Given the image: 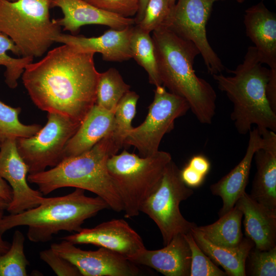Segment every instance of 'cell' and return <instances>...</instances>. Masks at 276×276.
I'll return each mask as SVG.
<instances>
[{
    "label": "cell",
    "mask_w": 276,
    "mask_h": 276,
    "mask_svg": "<svg viewBox=\"0 0 276 276\" xmlns=\"http://www.w3.org/2000/svg\"><path fill=\"white\" fill-rule=\"evenodd\" d=\"M95 53L63 44L40 60L26 65L23 84L40 110L80 123L96 104L99 73Z\"/></svg>",
    "instance_id": "cell-1"
},
{
    "label": "cell",
    "mask_w": 276,
    "mask_h": 276,
    "mask_svg": "<svg viewBox=\"0 0 276 276\" xmlns=\"http://www.w3.org/2000/svg\"><path fill=\"white\" fill-rule=\"evenodd\" d=\"M152 32L162 85L184 98L200 123L211 124L216 113L217 95L212 85L195 72L193 64L200 54L198 49L165 26Z\"/></svg>",
    "instance_id": "cell-2"
},
{
    "label": "cell",
    "mask_w": 276,
    "mask_h": 276,
    "mask_svg": "<svg viewBox=\"0 0 276 276\" xmlns=\"http://www.w3.org/2000/svg\"><path fill=\"white\" fill-rule=\"evenodd\" d=\"M255 46L248 48L243 61L232 76L221 73L213 77L218 88L224 92L233 105L231 119L238 133L245 135L255 125L259 132L276 131V112L271 107L266 93L270 69L262 65Z\"/></svg>",
    "instance_id": "cell-3"
},
{
    "label": "cell",
    "mask_w": 276,
    "mask_h": 276,
    "mask_svg": "<svg viewBox=\"0 0 276 276\" xmlns=\"http://www.w3.org/2000/svg\"><path fill=\"white\" fill-rule=\"evenodd\" d=\"M118 151L109 134L88 151L65 158L48 170L29 174L28 181L36 185L43 195L65 187L87 190L120 212L123 203L107 168L108 158Z\"/></svg>",
    "instance_id": "cell-4"
},
{
    "label": "cell",
    "mask_w": 276,
    "mask_h": 276,
    "mask_svg": "<svg viewBox=\"0 0 276 276\" xmlns=\"http://www.w3.org/2000/svg\"><path fill=\"white\" fill-rule=\"evenodd\" d=\"M110 209L97 196L88 197L76 188L66 195L44 197L38 206L18 214L4 216L0 224L3 234L14 227L27 226V238L34 243L49 242L60 231L78 232L84 221L100 211Z\"/></svg>",
    "instance_id": "cell-5"
},
{
    "label": "cell",
    "mask_w": 276,
    "mask_h": 276,
    "mask_svg": "<svg viewBox=\"0 0 276 276\" xmlns=\"http://www.w3.org/2000/svg\"><path fill=\"white\" fill-rule=\"evenodd\" d=\"M50 0H0V33L10 38L22 57L42 56L61 33L50 19Z\"/></svg>",
    "instance_id": "cell-6"
},
{
    "label": "cell",
    "mask_w": 276,
    "mask_h": 276,
    "mask_svg": "<svg viewBox=\"0 0 276 276\" xmlns=\"http://www.w3.org/2000/svg\"><path fill=\"white\" fill-rule=\"evenodd\" d=\"M172 160L169 153L159 150L146 157L124 150L108 158V172L122 200L125 217L139 215L142 204L157 186Z\"/></svg>",
    "instance_id": "cell-7"
},
{
    "label": "cell",
    "mask_w": 276,
    "mask_h": 276,
    "mask_svg": "<svg viewBox=\"0 0 276 276\" xmlns=\"http://www.w3.org/2000/svg\"><path fill=\"white\" fill-rule=\"evenodd\" d=\"M194 193L181 179L180 170L172 160L154 190L142 204L140 212L157 225L164 245L179 234H186L197 226L181 214L179 205Z\"/></svg>",
    "instance_id": "cell-8"
},
{
    "label": "cell",
    "mask_w": 276,
    "mask_h": 276,
    "mask_svg": "<svg viewBox=\"0 0 276 276\" xmlns=\"http://www.w3.org/2000/svg\"><path fill=\"white\" fill-rule=\"evenodd\" d=\"M48 121L35 134L16 140L17 151L27 164L29 174L53 168L63 159L68 140L81 123L67 116L48 112Z\"/></svg>",
    "instance_id": "cell-9"
},
{
    "label": "cell",
    "mask_w": 276,
    "mask_h": 276,
    "mask_svg": "<svg viewBox=\"0 0 276 276\" xmlns=\"http://www.w3.org/2000/svg\"><path fill=\"white\" fill-rule=\"evenodd\" d=\"M189 109L184 98L168 91L163 85L156 86L145 121L132 128L124 145L134 147L141 157L155 153L164 135L173 128L175 120Z\"/></svg>",
    "instance_id": "cell-10"
},
{
    "label": "cell",
    "mask_w": 276,
    "mask_h": 276,
    "mask_svg": "<svg viewBox=\"0 0 276 276\" xmlns=\"http://www.w3.org/2000/svg\"><path fill=\"white\" fill-rule=\"evenodd\" d=\"M218 1L220 0H178L163 25L196 45L212 75L225 69L210 45L206 33L213 4Z\"/></svg>",
    "instance_id": "cell-11"
},
{
    "label": "cell",
    "mask_w": 276,
    "mask_h": 276,
    "mask_svg": "<svg viewBox=\"0 0 276 276\" xmlns=\"http://www.w3.org/2000/svg\"><path fill=\"white\" fill-rule=\"evenodd\" d=\"M50 247L68 260L83 276H135L139 268L122 255L100 247L97 250H85L68 241L61 239Z\"/></svg>",
    "instance_id": "cell-12"
},
{
    "label": "cell",
    "mask_w": 276,
    "mask_h": 276,
    "mask_svg": "<svg viewBox=\"0 0 276 276\" xmlns=\"http://www.w3.org/2000/svg\"><path fill=\"white\" fill-rule=\"evenodd\" d=\"M16 139L6 138L0 146V176L9 183L12 198L7 210L11 214L21 213L38 206L43 194L28 184V167L19 155Z\"/></svg>",
    "instance_id": "cell-13"
},
{
    "label": "cell",
    "mask_w": 276,
    "mask_h": 276,
    "mask_svg": "<svg viewBox=\"0 0 276 276\" xmlns=\"http://www.w3.org/2000/svg\"><path fill=\"white\" fill-rule=\"evenodd\" d=\"M74 244H88L105 248L130 259L145 248L141 236L122 219H113L93 228L61 238Z\"/></svg>",
    "instance_id": "cell-14"
},
{
    "label": "cell",
    "mask_w": 276,
    "mask_h": 276,
    "mask_svg": "<svg viewBox=\"0 0 276 276\" xmlns=\"http://www.w3.org/2000/svg\"><path fill=\"white\" fill-rule=\"evenodd\" d=\"M246 152L238 164L217 182L210 186L214 195L219 196L223 205L218 214L221 217L233 209L245 192L255 152L264 145V141L256 127L249 132Z\"/></svg>",
    "instance_id": "cell-15"
},
{
    "label": "cell",
    "mask_w": 276,
    "mask_h": 276,
    "mask_svg": "<svg viewBox=\"0 0 276 276\" xmlns=\"http://www.w3.org/2000/svg\"><path fill=\"white\" fill-rule=\"evenodd\" d=\"M51 8L59 7L63 17L58 24L73 35L86 25H100L117 30L135 25L134 19L124 17L99 9L84 0H50Z\"/></svg>",
    "instance_id": "cell-16"
},
{
    "label": "cell",
    "mask_w": 276,
    "mask_h": 276,
    "mask_svg": "<svg viewBox=\"0 0 276 276\" xmlns=\"http://www.w3.org/2000/svg\"><path fill=\"white\" fill-rule=\"evenodd\" d=\"M129 261L152 268L166 276H190L191 252L184 235L179 234L164 248H145Z\"/></svg>",
    "instance_id": "cell-17"
},
{
    "label": "cell",
    "mask_w": 276,
    "mask_h": 276,
    "mask_svg": "<svg viewBox=\"0 0 276 276\" xmlns=\"http://www.w3.org/2000/svg\"><path fill=\"white\" fill-rule=\"evenodd\" d=\"M259 132L264 145L254 155L257 171L249 196L267 208L276 210V134L269 130Z\"/></svg>",
    "instance_id": "cell-18"
},
{
    "label": "cell",
    "mask_w": 276,
    "mask_h": 276,
    "mask_svg": "<svg viewBox=\"0 0 276 276\" xmlns=\"http://www.w3.org/2000/svg\"><path fill=\"white\" fill-rule=\"evenodd\" d=\"M133 26L121 30L110 28L98 37H86L61 33L56 42L71 45L95 53H100L105 61L122 62L132 58L130 39Z\"/></svg>",
    "instance_id": "cell-19"
},
{
    "label": "cell",
    "mask_w": 276,
    "mask_h": 276,
    "mask_svg": "<svg viewBox=\"0 0 276 276\" xmlns=\"http://www.w3.org/2000/svg\"><path fill=\"white\" fill-rule=\"evenodd\" d=\"M246 35L255 44L261 62L276 68V16L261 2L245 11Z\"/></svg>",
    "instance_id": "cell-20"
},
{
    "label": "cell",
    "mask_w": 276,
    "mask_h": 276,
    "mask_svg": "<svg viewBox=\"0 0 276 276\" xmlns=\"http://www.w3.org/2000/svg\"><path fill=\"white\" fill-rule=\"evenodd\" d=\"M243 213L246 237L261 250L276 246V210L267 208L245 192L235 205Z\"/></svg>",
    "instance_id": "cell-21"
},
{
    "label": "cell",
    "mask_w": 276,
    "mask_h": 276,
    "mask_svg": "<svg viewBox=\"0 0 276 276\" xmlns=\"http://www.w3.org/2000/svg\"><path fill=\"white\" fill-rule=\"evenodd\" d=\"M114 112L95 104L67 142L63 152V159L88 151L111 133L114 126Z\"/></svg>",
    "instance_id": "cell-22"
},
{
    "label": "cell",
    "mask_w": 276,
    "mask_h": 276,
    "mask_svg": "<svg viewBox=\"0 0 276 276\" xmlns=\"http://www.w3.org/2000/svg\"><path fill=\"white\" fill-rule=\"evenodd\" d=\"M191 233L198 246L216 265L221 266L227 275L245 276V263L254 242L247 237L234 247H225L212 244L205 239L195 227Z\"/></svg>",
    "instance_id": "cell-23"
},
{
    "label": "cell",
    "mask_w": 276,
    "mask_h": 276,
    "mask_svg": "<svg viewBox=\"0 0 276 276\" xmlns=\"http://www.w3.org/2000/svg\"><path fill=\"white\" fill-rule=\"evenodd\" d=\"M242 212L236 206L219 217L214 223L195 227L204 238L213 244L225 247L239 245L243 239L241 230Z\"/></svg>",
    "instance_id": "cell-24"
},
{
    "label": "cell",
    "mask_w": 276,
    "mask_h": 276,
    "mask_svg": "<svg viewBox=\"0 0 276 276\" xmlns=\"http://www.w3.org/2000/svg\"><path fill=\"white\" fill-rule=\"evenodd\" d=\"M130 48L132 58L148 73L149 82L155 87L162 85L154 46L150 33L143 30L136 25L133 26L130 39Z\"/></svg>",
    "instance_id": "cell-25"
},
{
    "label": "cell",
    "mask_w": 276,
    "mask_h": 276,
    "mask_svg": "<svg viewBox=\"0 0 276 276\" xmlns=\"http://www.w3.org/2000/svg\"><path fill=\"white\" fill-rule=\"evenodd\" d=\"M117 70L110 68L99 73L96 90V105L110 111H114L123 96L130 90Z\"/></svg>",
    "instance_id": "cell-26"
},
{
    "label": "cell",
    "mask_w": 276,
    "mask_h": 276,
    "mask_svg": "<svg viewBox=\"0 0 276 276\" xmlns=\"http://www.w3.org/2000/svg\"><path fill=\"white\" fill-rule=\"evenodd\" d=\"M139 95L128 91L118 102L114 112V126L110 135L115 147L119 150L133 127L131 123L136 112Z\"/></svg>",
    "instance_id": "cell-27"
},
{
    "label": "cell",
    "mask_w": 276,
    "mask_h": 276,
    "mask_svg": "<svg viewBox=\"0 0 276 276\" xmlns=\"http://www.w3.org/2000/svg\"><path fill=\"white\" fill-rule=\"evenodd\" d=\"M25 237L19 230L13 235L12 241L8 250L0 255V276H27L29 265L24 251Z\"/></svg>",
    "instance_id": "cell-28"
},
{
    "label": "cell",
    "mask_w": 276,
    "mask_h": 276,
    "mask_svg": "<svg viewBox=\"0 0 276 276\" xmlns=\"http://www.w3.org/2000/svg\"><path fill=\"white\" fill-rule=\"evenodd\" d=\"M8 51H11L17 56H20L19 51L13 41L0 33V65L6 67L4 73L5 83L9 87L14 89L17 87V80L24 73L25 67L33 62L34 58L22 57L14 58L7 54Z\"/></svg>",
    "instance_id": "cell-29"
},
{
    "label": "cell",
    "mask_w": 276,
    "mask_h": 276,
    "mask_svg": "<svg viewBox=\"0 0 276 276\" xmlns=\"http://www.w3.org/2000/svg\"><path fill=\"white\" fill-rule=\"evenodd\" d=\"M20 107H11L0 101V134L5 138L29 137L41 128L39 124L25 125L19 120Z\"/></svg>",
    "instance_id": "cell-30"
},
{
    "label": "cell",
    "mask_w": 276,
    "mask_h": 276,
    "mask_svg": "<svg viewBox=\"0 0 276 276\" xmlns=\"http://www.w3.org/2000/svg\"><path fill=\"white\" fill-rule=\"evenodd\" d=\"M245 272L246 275L252 276H275L276 246L266 250L254 246L247 257Z\"/></svg>",
    "instance_id": "cell-31"
},
{
    "label": "cell",
    "mask_w": 276,
    "mask_h": 276,
    "mask_svg": "<svg viewBox=\"0 0 276 276\" xmlns=\"http://www.w3.org/2000/svg\"><path fill=\"white\" fill-rule=\"evenodd\" d=\"M191 252L190 276H226L200 249L191 232L183 234Z\"/></svg>",
    "instance_id": "cell-32"
},
{
    "label": "cell",
    "mask_w": 276,
    "mask_h": 276,
    "mask_svg": "<svg viewBox=\"0 0 276 276\" xmlns=\"http://www.w3.org/2000/svg\"><path fill=\"white\" fill-rule=\"evenodd\" d=\"M172 8L169 0H148L143 18L136 25L150 33L164 25Z\"/></svg>",
    "instance_id": "cell-33"
},
{
    "label": "cell",
    "mask_w": 276,
    "mask_h": 276,
    "mask_svg": "<svg viewBox=\"0 0 276 276\" xmlns=\"http://www.w3.org/2000/svg\"><path fill=\"white\" fill-rule=\"evenodd\" d=\"M84 1L99 9L124 17L136 15L140 6V0Z\"/></svg>",
    "instance_id": "cell-34"
},
{
    "label": "cell",
    "mask_w": 276,
    "mask_h": 276,
    "mask_svg": "<svg viewBox=\"0 0 276 276\" xmlns=\"http://www.w3.org/2000/svg\"><path fill=\"white\" fill-rule=\"evenodd\" d=\"M39 257L58 276H81L79 270L74 264L51 247L41 251Z\"/></svg>",
    "instance_id": "cell-35"
},
{
    "label": "cell",
    "mask_w": 276,
    "mask_h": 276,
    "mask_svg": "<svg viewBox=\"0 0 276 276\" xmlns=\"http://www.w3.org/2000/svg\"><path fill=\"white\" fill-rule=\"evenodd\" d=\"M182 180L190 188L200 186L204 181L205 176L187 165L180 170Z\"/></svg>",
    "instance_id": "cell-36"
},
{
    "label": "cell",
    "mask_w": 276,
    "mask_h": 276,
    "mask_svg": "<svg viewBox=\"0 0 276 276\" xmlns=\"http://www.w3.org/2000/svg\"><path fill=\"white\" fill-rule=\"evenodd\" d=\"M266 93L271 107L276 112V68L270 69V75L266 85Z\"/></svg>",
    "instance_id": "cell-37"
},
{
    "label": "cell",
    "mask_w": 276,
    "mask_h": 276,
    "mask_svg": "<svg viewBox=\"0 0 276 276\" xmlns=\"http://www.w3.org/2000/svg\"><path fill=\"white\" fill-rule=\"evenodd\" d=\"M188 165L204 176L210 169L209 160L206 157L201 154L193 156Z\"/></svg>",
    "instance_id": "cell-38"
},
{
    "label": "cell",
    "mask_w": 276,
    "mask_h": 276,
    "mask_svg": "<svg viewBox=\"0 0 276 276\" xmlns=\"http://www.w3.org/2000/svg\"><path fill=\"white\" fill-rule=\"evenodd\" d=\"M0 197L9 203L12 198V191L6 181L0 176Z\"/></svg>",
    "instance_id": "cell-39"
},
{
    "label": "cell",
    "mask_w": 276,
    "mask_h": 276,
    "mask_svg": "<svg viewBox=\"0 0 276 276\" xmlns=\"http://www.w3.org/2000/svg\"><path fill=\"white\" fill-rule=\"evenodd\" d=\"M4 210H5L0 209V224L1 220L4 216ZM2 235L3 234L0 229V255L6 252L10 246V244L3 239Z\"/></svg>",
    "instance_id": "cell-40"
},
{
    "label": "cell",
    "mask_w": 276,
    "mask_h": 276,
    "mask_svg": "<svg viewBox=\"0 0 276 276\" xmlns=\"http://www.w3.org/2000/svg\"><path fill=\"white\" fill-rule=\"evenodd\" d=\"M148 0H140L139 10L136 14L134 20L135 25L139 24L143 19Z\"/></svg>",
    "instance_id": "cell-41"
},
{
    "label": "cell",
    "mask_w": 276,
    "mask_h": 276,
    "mask_svg": "<svg viewBox=\"0 0 276 276\" xmlns=\"http://www.w3.org/2000/svg\"><path fill=\"white\" fill-rule=\"evenodd\" d=\"M8 204L9 203L7 201L0 197V209L7 210Z\"/></svg>",
    "instance_id": "cell-42"
},
{
    "label": "cell",
    "mask_w": 276,
    "mask_h": 276,
    "mask_svg": "<svg viewBox=\"0 0 276 276\" xmlns=\"http://www.w3.org/2000/svg\"><path fill=\"white\" fill-rule=\"evenodd\" d=\"M169 2L171 7L173 8L176 3V0H169Z\"/></svg>",
    "instance_id": "cell-43"
},
{
    "label": "cell",
    "mask_w": 276,
    "mask_h": 276,
    "mask_svg": "<svg viewBox=\"0 0 276 276\" xmlns=\"http://www.w3.org/2000/svg\"><path fill=\"white\" fill-rule=\"evenodd\" d=\"M5 138L0 134V146H1Z\"/></svg>",
    "instance_id": "cell-44"
},
{
    "label": "cell",
    "mask_w": 276,
    "mask_h": 276,
    "mask_svg": "<svg viewBox=\"0 0 276 276\" xmlns=\"http://www.w3.org/2000/svg\"><path fill=\"white\" fill-rule=\"evenodd\" d=\"M239 3H242L245 0H236Z\"/></svg>",
    "instance_id": "cell-45"
},
{
    "label": "cell",
    "mask_w": 276,
    "mask_h": 276,
    "mask_svg": "<svg viewBox=\"0 0 276 276\" xmlns=\"http://www.w3.org/2000/svg\"><path fill=\"white\" fill-rule=\"evenodd\" d=\"M9 1H11V2H14V1H16L17 0H8Z\"/></svg>",
    "instance_id": "cell-46"
}]
</instances>
